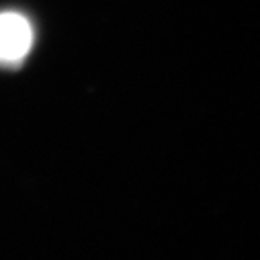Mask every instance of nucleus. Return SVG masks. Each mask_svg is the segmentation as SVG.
Listing matches in <instances>:
<instances>
[{
  "instance_id": "1",
  "label": "nucleus",
  "mask_w": 260,
  "mask_h": 260,
  "mask_svg": "<svg viewBox=\"0 0 260 260\" xmlns=\"http://www.w3.org/2000/svg\"><path fill=\"white\" fill-rule=\"evenodd\" d=\"M33 45V27L19 13H0V63H21Z\"/></svg>"
}]
</instances>
